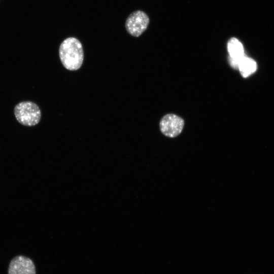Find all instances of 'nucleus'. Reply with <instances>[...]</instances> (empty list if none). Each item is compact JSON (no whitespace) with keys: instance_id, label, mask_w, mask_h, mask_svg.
Segmentation results:
<instances>
[{"instance_id":"1","label":"nucleus","mask_w":274,"mask_h":274,"mask_svg":"<svg viewBox=\"0 0 274 274\" xmlns=\"http://www.w3.org/2000/svg\"><path fill=\"white\" fill-rule=\"evenodd\" d=\"M59 54L62 65L68 70H77L83 63V47L76 38L69 37L65 39L60 45Z\"/></svg>"},{"instance_id":"2","label":"nucleus","mask_w":274,"mask_h":274,"mask_svg":"<svg viewBox=\"0 0 274 274\" xmlns=\"http://www.w3.org/2000/svg\"><path fill=\"white\" fill-rule=\"evenodd\" d=\"M14 113L19 123L26 126L37 125L41 117L39 107L36 104L30 101L19 102L14 108Z\"/></svg>"},{"instance_id":"3","label":"nucleus","mask_w":274,"mask_h":274,"mask_svg":"<svg viewBox=\"0 0 274 274\" xmlns=\"http://www.w3.org/2000/svg\"><path fill=\"white\" fill-rule=\"evenodd\" d=\"M150 23L148 15L143 11L137 10L131 13L126 20L125 28L132 36H140L147 28Z\"/></svg>"},{"instance_id":"4","label":"nucleus","mask_w":274,"mask_h":274,"mask_svg":"<svg viewBox=\"0 0 274 274\" xmlns=\"http://www.w3.org/2000/svg\"><path fill=\"white\" fill-rule=\"evenodd\" d=\"M184 125V121L178 116L168 114L161 119L159 123L161 132L165 135L174 138L182 132Z\"/></svg>"},{"instance_id":"5","label":"nucleus","mask_w":274,"mask_h":274,"mask_svg":"<svg viewBox=\"0 0 274 274\" xmlns=\"http://www.w3.org/2000/svg\"><path fill=\"white\" fill-rule=\"evenodd\" d=\"M36 267L32 261L24 256H17L10 262L8 274H36Z\"/></svg>"},{"instance_id":"6","label":"nucleus","mask_w":274,"mask_h":274,"mask_svg":"<svg viewBox=\"0 0 274 274\" xmlns=\"http://www.w3.org/2000/svg\"><path fill=\"white\" fill-rule=\"evenodd\" d=\"M227 48L230 65L234 68H238L240 61L246 56L243 44L237 39L232 37L227 42Z\"/></svg>"},{"instance_id":"7","label":"nucleus","mask_w":274,"mask_h":274,"mask_svg":"<svg viewBox=\"0 0 274 274\" xmlns=\"http://www.w3.org/2000/svg\"><path fill=\"white\" fill-rule=\"evenodd\" d=\"M238 68L244 77H247L255 72L257 64L252 58L244 56L240 61Z\"/></svg>"}]
</instances>
